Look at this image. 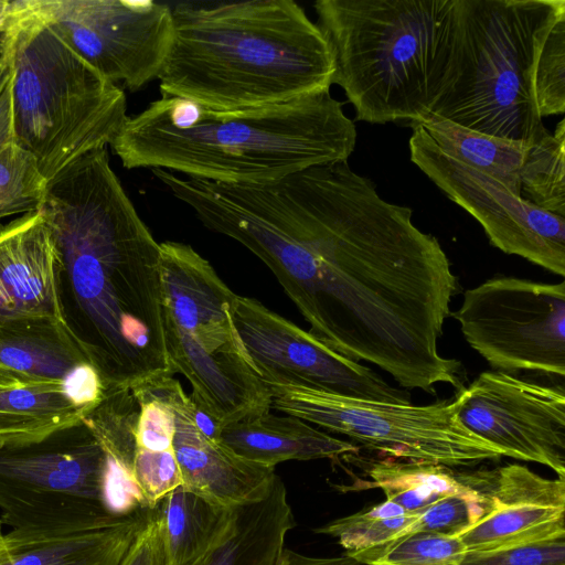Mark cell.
<instances>
[{
	"label": "cell",
	"mask_w": 565,
	"mask_h": 565,
	"mask_svg": "<svg viewBox=\"0 0 565 565\" xmlns=\"http://www.w3.org/2000/svg\"><path fill=\"white\" fill-rule=\"evenodd\" d=\"M467 552L458 535L416 532L384 545L347 555L372 565H460Z\"/></svg>",
	"instance_id": "29"
},
{
	"label": "cell",
	"mask_w": 565,
	"mask_h": 565,
	"mask_svg": "<svg viewBox=\"0 0 565 565\" xmlns=\"http://www.w3.org/2000/svg\"><path fill=\"white\" fill-rule=\"evenodd\" d=\"M78 309V338L105 387L171 375L161 249L113 171L93 150L46 182L40 206ZM173 376V375H172Z\"/></svg>",
	"instance_id": "2"
},
{
	"label": "cell",
	"mask_w": 565,
	"mask_h": 565,
	"mask_svg": "<svg viewBox=\"0 0 565 565\" xmlns=\"http://www.w3.org/2000/svg\"><path fill=\"white\" fill-rule=\"evenodd\" d=\"M565 0H462L456 71L431 113L466 128L534 145L550 132L533 88L542 45Z\"/></svg>",
	"instance_id": "7"
},
{
	"label": "cell",
	"mask_w": 565,
	"mask_h": 565,
	"mask_svg": "<svg viewBox=\"0 0 565 565\" xmlns=\"http://www.w3.org/2000/svg\"><path fill=\"white\" fill-rule=\"evenodd\" d=\"M417 516L418 513L385 500L369 510L337 519L315 532L335 537L347 553H353L399 539Z\"/></svg>",
	"instance_id": "28"
},
{
	"label": "cell",
	"mask_w": 565,
	"mask_h": 565,
	"mask_svg": "<svg viewBox=\"0 0 565 565\" xmlns=\"http://www.w3.org/2000/svg\"><path fill=\"white\" fill-rule=\"evenodd\" d=\"M369 488L381 489L386 500L418 513L466 487L461 472L423 461L385 459L371 463Z\"/></svg>",
	"instance_id": "25"
},
{
	"label": "cell",
	"mask_w": 565,
	"mask_h": 565,
	"mask_svg": "<svg viewBox=\"0 0 565 565\" xmlns=\"http://www.w3.org/2000/svg\"><path fill=\"white\" fill-rule=\"evenodd\" d=\"M466 477L483 498V515L459 535L468 552L565 534V478L547 479L518 463Z\"/></svg>",
	"instance_id": "17"
},
{
	"label": "cell",
	"mask_w": 565,
	"mask_h": 565,
	"mask_svg": "<svg viewBox=\"0 0 565 565\" xmlns=\"http://www.w3.org/2000/svg\"><path fill=\"white\" fill-rule=\"evenodd\" d=\"M121 565H168L163 525L158 507L131 544Z\"/></svg>",
	"instance_id": "35"
},
{
	"label": "cell",
	"mask_w": 565,
	"mask_h": 565,
	"mask_svg": "<svg viewBox=\"0 0 565 565\" xmlns=\"http://www.w3.org/2000/svg\"><path fill=\"white\" fill-rule=\"evenodd\" d=\"M350 565H372V564H365V563H361V562H358L355 559H353Z\"/></svg>",
	"instance_id": "40"
},
{
	"label": "cell",
	"mask_w": 565,
	"mask_h": 565,
	"mask_svg": "<svg viewBox=\"0 0 565 565\" xmlns=\"http://www.w3.org/2000/svg\"><path fill=\"white\" fill-rule=\"evenodd\" d=\"M7 4H8V0H0V21L4 13Z\"/></svg>",
	"instance_id": "39"
},
{
	"label": "cell",
	"mask_w": 565,
	"mask_h": 565,
	"mask_svg": "<svg viewBox=\"0 0 565 565\" xmlns=\"http://www.w3.org/2000/svg\"><path fill=\"white\" fill-rule=\"evenodd\" d=\"M355 143L354 122L342 103L323 90L236 111L161 97L127 116L109 146L127 169H163L190 179L258 185L348 161Z\"/></svg>",
	"instance_id": "3"
},
{
	"label": "cell",
	"mask_w": 565,
	"mask_h": 565,
	"mask_svg": "<svg viewBox=\"0 0 565 565\" xmlns=\"http://www.w3.org/2000/svg\"><path fill=\"white\" fill-rule=\"evenodd\" d=\"M46 182L35 159L15 141L0 147V218L39 211Z\"/></svg>",
	"instance_id": "30"
},
{
	"label": "cell",
	"mask_w": 565,
	"mask_h": 565,
	"mask_svg": "<svg viewBox=\"0 0 565 565\" xmlns=\"http://www.w3.org/2000/svg\"><path fill=\"white\" fill-rule=\"evenodd\" d=\"M495 371L565 375V284L495 277L468 289L451 312Z\"/></svg>",
	"instance_id": "11"
},
{
	"label": "cell",
	"mask_w": 565,
	"mask_h": 565,
	"mask_svg": "<svg viewBox=\"0 0 565 565\" xmlns=\"http://www.w3.org/2000/svg\"><path fill=\"white\" fill-rule=\"evenodd\" d=\"M206 557H207V556H206ZM206 557H205V558H203L202 561L198 562V563H196V564H194V565H204Z\"/></svg>",
	"instance_id": "41"
},
{
	"label": "cell",
	"mask_w": 565,
	"mask_h": 565,
	"mask_svg": "<svg viewBox=\"0 0 565 565\" xmlns=\"http://www.w3.org/2000/svg\"><path fill=\"white\" fill-rule=\"evenodd\" d=\"M13 72L3 54H0V147L14 141L12 127L11 83Z\"/></svg>",
	"instance_id": "36"
},
{
	"label": "cell",
	"mask_w": 565,
	"mask_h": 565,
	"mask_svg": "<svg viewBox=\"0 0 565 565\" xmlns=\"http://www.w3.org/2000/svg\"><path fill=\"white\" fill-rule=\"evenodd\" d=\"M153 512L139 507L111 525L76 532L10 530L0 565H121Z\"/></svg>",
	"instance_id": "19"
},
{
	"label": "cell",
	"mask_w": 565,
	"mask_h": 565,
	"mask_svg": "<svg viewBox=\"0 0 565 565\" xmlns=\"http://www.w3.org/2000/svg\"><path fill=\"white\" fill-rule=\"evenodd\" d=\"M147 384L174 414V452L184 489L227 509L266 495L276 476L275 468L249 461L222 441L206 438L193 424L190 396L172 375Z\"/></svg>",
	"instance_id": "18"
},
{
	"label": "cell",
	"mask_w": 565,
	"mask_h": 565,
	"mask_svg": "<svg viewBox=\"0 0 565 565\" xmlns=\"http://www.w3.org/2000/svg\"><path fill=\"white\" fill-rule=\"evenodd\" d=\"M63 271L40 211L0 224V337L47 334L86 349L67 319Z\"/></svg>",
	"instance_id": "16"
},
{
	"label": "cell",
	"mask_w": 565,
	"mask_h": 565,
	"mask_svg": "<svg viewBox=\"0 0 565 565\" xmlns=\"http://www.w3.org/2000/svg\"><path fill=\"white\" fill-rule=\"evenodd\" d=\"M295 525L285 484L276 475L264 498L233 508L230 530L204 565H281L285 540Z\"/></svg>",
	"instance_id": "21"
},
{
	"label": "cell",
	"mask_w": 565,
	"mask_h": 565,
	"mask_svg": "<svg viewBox=\"0 0 565 565\" xmlns=\"http://www.w3.org/2000/svg\"><path fill=\"white\" fill-rule=\"evenodd\" d=\"M221 441L236 455L270 468L288 460L337 459L359 450L298 417L270 411L225 425Z\"/></svg>",
	"instance_id": "20"
},
{
	"label": "cell",
	"mask_w": 565,
	"mask_h": 565,
	"mask_svg": "<svg viewBox=\"0 0 565 565\" xmlns=\"http://www.w3.org/2000/svg\"><path fill=\"white\" fill-rule=\"evenodd\" d=\"M171 10V44L158 75L161 97L236 111L330 90L331 49L297 2L193 1Z\"/></svg>",
	"instance_id": "4"
},
{
	"label": "cell",
	"mask_w": 565,
	"mask_h": 565,
	"mask_svg": "<svg viewBox=\"0 0 565 565\" xmlns=\"http://www.w3.org/2000/svg\"><path fill=\"white\" fill-rule=\"evenodd\" d=\"M466 487L418 512L402 536L416 532L460 535L483 515V498L462 473ZM399 537V539H401Z\"/></svg>",
	"instance_id": "31"
},
{
	"label": "cell",
	"mask_w": 565,
	"mask_h": 565,
	"mask_svg": "<svg viewBox=\"0 0 565 565\" xmlns=\"http://www.w3.org/2000/svg\"><path fill=\"white\" fill-rule=\"evenodd\" d=\"M41 445L0 449V533L76 532L122 519L113 508L106 455L89 431L63 447Z\"/></svg>",
	"instance_id": "10"
},
{
	"label": "cell",
	"mask_w": 565,
	"mask_h": 565,
	"mask_svg": "<svg viewBox=\"0 0 565 565\" xmlns=\"http://www.w3.org/2000/svg\"><path fill=\"white\" fill-rule=\"evenodd\" d=\"M339 85L370 124L416 121L450 87L462 0H318Z\"/></svg>",
	"instance_id": "5"
},
{
	"label": "cell",
	"mask_w": 565,
	"mask_h": 565,
	"mask_svg": "<svg viewBox=\"0 0 565 565\" xmlns=\"http://www.w3.org/2000/svg\"><path fill=\"white\" fill-rule=\"evenodd\" d=\"M0 54L13 72L14 141L46 181L111 143L128 116L124 90L72 50L26 0H8Z\"/></svg>",
	"instance_id": "6"
},
{
	"label": "cell",
	"mask_w": 565,
	"mask_h": 565,
	"mask_svg": "<svg viewBox=\"0 0 565 565\" xmlns=\"http://www.w3.org/2000/svg\"><path fill=\"white\" fill-rule=\"evenodd\" d=\"M466 428L505 457L544 465L565 478V391L502 371L480 373L458 391Z\"/></svg>",
	"instance_id": "15"
},
{
	"label": "cell",
	"mask_w": 565,
	"mask_h": 565,
	"mask_svg": "<svg viewBox=\"0 0 565 565\" xmlns=\"http://www.w3.org/2000/svg\"><path fill=\"white\" fill-rule=\"evenodd\" d=\"M540 116L565 111V15L550 30L540 51L533 77Z\"/></svg>",
	"instance_id": "32"
},
{
	"label": "cell",
	"mask_w": 565,
	"mask_h": 565,
	"mask_svg": "<svg viewBox=\"0 0 565 565\" xmlns=\"http://www.w3.org/2000/svg\"><path fill=\"white\" fill-rule=\"evenodd\" d=\"M60 380H47L30 376L12 369H9L0 363V393L12 391L15 388L28 387L31 385Z\"/></svg>",
	"instance_id": "37"
},
{
	"label": "cell",
	"mask_w": 565,
	"mask_h": 565,
	"mask_svg": "<svg viewBox=\"0 0 565 565\" xmlns=\"http://www.w3.org/2000/svg\"><path fill=\"white\" fill-rule=\"evenodd\" d=\"M265 385L271 409L397 459L457 468L505 457L463 426L456 398L413 405L341 396L295 384Z\"/></svg>",
	"instance_id": "9"
},
{
	"label": "cell",
	"mask_w": 565,
	"mask_h": 565,
	"mask_svg": "<svg viewBox=\"0 0 565 565\" xmlns=\"http://www.w3.org/2000/svg\"><path fill=\"white\" fill-rule=\"evenodd\" d=\"M95 408L73 405L62 381H50L0 393V449L42 444L83 425Z\"/></svg>",
	"instance_id": "22"
},
{
	"label": "cell",
	"mask_w": 565,
	"mask_h": 565,
	"mask_svg": "<svg viewBox=\"0 0 565 565\" xmlns=\"http://www.w3.org/2000/svg\"><path fill=\"white\" fill-rule=\"evenodd\" d=\"M232 316L264 384H295L341 396L412 404L407 391L390 385L372 369L335 352L256 299L236 295Z\"/></svg>",
	"instance_id": "14"
},
{
	"label": "cell",
	"mask_w": 565,
	"mask_h": 565,
	"mask_svg": "<svg viewBox=\"0 0 565 565\" xmlns=\"http://www.w3.org/2000/svg\"><path fill=\"white\" fill-rule=\"evenodd\" d=\"M163 525L168 565H194L224 539L233 508L216 505L179 487L158 505Z\"/></svg>",
	"instance_id": "23"
},
{
	"label": "cell",
	"mask_w": 565,
	"mask_h": 565,
	"mask_svg": "<svg viewBox=\"0 0 565 565\" xmlns=\"http://www.w3.org/2000/svg\"><path fill=\"white\" fill-rule=\"evenodd\" d=\"M391 203L348 161L242 188L224 234L275 275L335 352L366 361L402 387L463 388L458 360L438 351L457 276L438 239Z\"/></svg>",
	"instance_id": "1"
},
{
	"label": "cell",
	"mask_w": 565,
	"mask_h": 565,
	"mask_svg": "<svg viewBox=\"0 0 565 565\" xmlns=\"http://www.w3.org/2000/svg\"><path fill=\"white\" fill-rule=\"evenodd\" d=\"M521 198L565 217V119L531 145L520 172Z\"/></svg>",
	"instance_id": "26"
},
{
	"label": "cell",
	"mask_w": 565,
	"mask_h": 565,
	"mask_svg": "<svg viewBox=\"0 0 565 565\" xmlns=\"http://www.w3.org/2000/svg\"><path fill=\"white\" fill-rule=\"evenodd\" d=\"M81 362H92L79 343L47 334L0 337V363L17 372L60 380Z\"/></svg>",
	"instance_id": "27"
},
{
	"label": "cell",
	"mask_w": 565,
	"mask_h": 565,
	"mask_svg": "<svg viewBox=\"0 0 565 565\" xmlns=\"http://www.w3.org/2000/svg\"><path fill=\"white\" fill-rule=\"evenodd\" d=\"M460 565H565V534L467 552Z\"/></svg>",
	"instance_id": "33"
},
{
	"label": "cell",
	"mask_w": 565,
	"mask_h": 565,
	"mask_svg": "<svg viewBox=\"0 0 565 565\" xmlns=\"http://www.w3.org/2000/svg\"><path fill=\"white\" fill-rule=\"evenodd\" d=\"M11 551V544L6 534L0 533V561L4 558Z\"/></svg>",
	"instance_id": "38"
},
{
	"label": "cell",
	"mask_w": 565,
	"mask_h": 565,
	"mask_svg": "<svg viewBox=\"0 0 565 565\" xmlns=\"http://www.w3.org/2000/svg\"><path fill=\"white\" fill-rule=\"evenodd\" d=\"M162 317L170 374L191 384L190 398L223 427L270 411L259 379L233 321L236 297L192 246L160 243Z\"/></svg>",
	"instance_id": "8"
},
{
	"label": "cell",
	"mask_w": 565,
	"mask_h": 565,
	"mask_svg": "<svg viewBox=\"0 0 565 565\" xmlns=\"http://www.w3.org/2000/svg\"><path fill=\"white\" fill-rule=\"evenodd\" d=\"M83 60L113 84L137 90L163 66L171 6L149 0H26Z\"/></svg>",
	"instance_id": "12"
},
{
	"label": "cell",
	"mask_w": 565,
	"mask_h": 565,
	"mask_svg": "<svg viewBox=\"0 0 565 565\" xmlns=\"http://www.w3.org/2000/svg\"><path fill=\"white\" fill-rule=\"evenodd\" d=\"M408 126L411 161L480 223L494 247L564 277L565 217L535 206L498 180L449 157L420 124Z\"/></svg>",
	"instance_id": "13"
},
{
	"label": "cell",
	"mask_w": 565,
	"mask_h": 565,
	"mask_svg": "<svg viewBox=\"0 0 565 565\" xmlns=\"http://www.w3.org/2000/svg\"><path fill=\"white\" fill-rule=\"evenodd\" d=\"M416 122L446 154L498 180L521 196L520 172L531 145L482 134L434 113Z\"/></svg>",
	"instance_id": "24"
},
{
	"label": "cell",
	"mask_w": 565,
	"mask_h": 565,
	"mask_svg": "<svg viewBox=\"0 0 565 565\" xmlns=\"http://www.w3.org/2000/svg\"><path fill=\"white\" fill-rule=\"evenodd\" d=\"M62 392L77 407L96 408L106 387L97 367L90 362H81L62 379Z\"/></svg>",
	"instance_id": "34"
}]
</instances>
